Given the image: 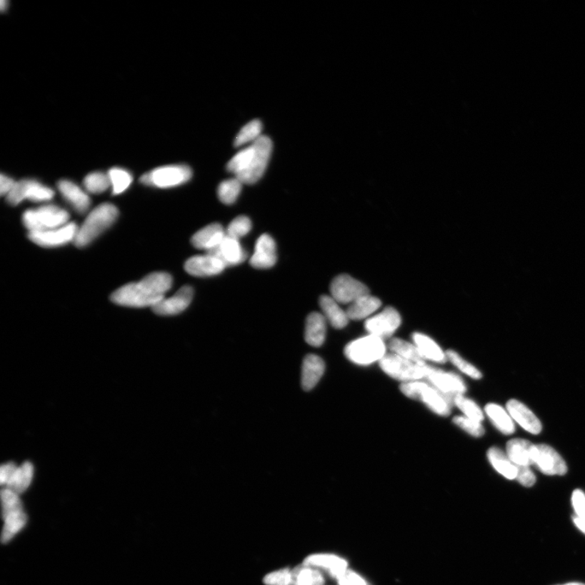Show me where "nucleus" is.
<instances>
[{
    "instance_id": "nucleus-8",
    "label": "nucleus",
    "mask_w": 585,
    "mask_h": 585,
    "mask_svg": "<svg viewBox=\"0 0 585 585\" xmlns=\"http://www.w3.org/2000/svg\"><path fill=\"white\" fill-rule=\"evenodd\" d=\"M254 155L249 167L238 179L242 184H255L264 176L273 151V141L267 136H261L253 143Z\"/></svg>"
},
{
    "instance_id": "nucleus-5",
    "label": "nucleus",
    "mask_w": 585,
    "mask_h": 585,
    "mask_svg": "<svg viewBox=\"0 0 585 585\" xmlns=\"http://www.w3.org/2000/svg\"><path fill=\"white\" fill-rule=\"evenodd\" d=\"M345 356L357 365H370L386 356V346L384 340L369 334L354 340L345 348Z\"/></svg>"
},
{
    "instance_id": "nucleus-44",
    "label": "nucleus",
    "mask_w": 585,
    "mask_h": 585,
    "mask_svg": "<svg viewBox=\"0 0 585 585\" xmlns=\"http://www.w3.org/2000/svg\"><path fill=\"white\" fill-rule=\"evenodd\" d=\"M292 580V571L284 569L269 573L263 581L266 585H291Z\"/></svg>"
},
{
    "instance_id": "nucleus-21",
    "label": "nucleus",
    "mask_w": 585,
    "mask_h": 585,
    "mask_svg": "<svg viewBox=\"0 0 585 585\" xmlns=\"http://www.w3.org/2000/svg\"><path fill=\"white\" fill-rule=\"evenodd\" d=\"M303 564L311 569L327 570L335 579L347 570L346 561L333 554H311L304 559Z\"/></svg>"
},
{
    "instance_id": "nucleus-46",
    "label": "nucleus",
    "mask_w": 585,
    "mask_h": 585,
    "mask_svg": "<svg viewBox=\"0 0 585 585\" xmlns=\"http://www.w3.org/2000/svg\"><path fill=\"white\" fill-rule=\"evenodd\" d=\"M572 505L577 518L585 520V494L580 489L572 494Z\"/></svg>"
},
{
    "instance_id": "nucleus-50",
    "label": "nucleus",
    "mask_w": 585,
    "mask_h": 585,
    "mask_svg": "<svg viewBox=\"0 0 585 585\" xmlns=\"http://www.w3.org/2000/svg\"><path fill=\"white\" fill-rule=\"evenodd\" d=\"M573 520H574L576 527L585 534V520L579 519L576 516L573 517Z\"/></svg>"
},
{
    "instance_id": "nucleus-9",
    "label": "nucleus",
    "mask_w": 585,
    "mask_h": 585,
    "mask_svg": "<svg viewBox=\"0 0 585 585\" xmlns=\"http://www.w3.org/2000/svg\"><path fill=\"white\" fill-rule=\"evenodd\" d=\"M424 380L453 401L457 395L464 394L466 391L465 383L459 375L429 365L426 366Z\"/></svg>"
},
{
    "instance_id": "nucleus-11",
    "label": "nucleus",
    "mask_w": 585,
    "mask_h": 585,
    "mask_svg": "<svg viewBox=\"0 0 585 585\" xmlns=\"http://www.w3.org/2000/svg\"><path fill=\"white\" fill-rule=\"evenodd\" d=\"M331 297L342 304H351L354 301L369 294L367 286L352 276L342 274L334 279L330 286Z\"/></svg>"
},
{
    "instance_id": "nucleus-35",
    "label": "nucleus",
    "mask_w": 585,
    "mask_h": 585,
    "mask_svg": "<svg viewBox=\"0 0 585 585\" xmlns=\"http://www.w3.org/2000/svg\"><path fill=\"white\" fill-rule=\"evenodd\" d=\"M27 516L24 511L15 514L4 519V526L2 531L1 540L3 543H8L20 531L27 523Z\"/></svg>"
},
{
    "instance_id": "nucleus-3",
    "label": "nucleus",
    "mask_w": 585,
    "mask_h": 585,
    "mask_svg": "<svg viewBox=\"0 0 585 585\" xmlns=\"http://www.w3.org/2000/svg\"><path fill=\"white\" fill-rule=\"evenodd\" d=\"M401 392L407 398L421 401L428 409L440 416H448L451 411L453 401L427 381H416L401 384Z\"/></svg>"
},
{
    "instance_id": "nucleus-30",
    "label": "nucleus",
    "mask_w": 585,
    "mask_h": 585,
    "mask_svg": "<svg viewBox=\"0 0 585 585\" xmlns=\"http://www.w3.org/2000/svg\"><path fill=\"white\" fill-rule=\"evenodd\" d=\"M484 411H486L490 421L501 433L505 435H511L515 433V425H514L510 414L502 409L501 406L496 404H489L486 405Z\"/></svg>"
},
{
    "instance_id": "nucleus-14",
    "label": "nucleus",
    "mask_w": 585,
    "mask_h": 585,
    "mask_svg": "<svg viewBox=\"0 0 585 585\" xmlns=\"http://www.w3.org/2000/svg\"><path fill=\"white\" fill-rule=\"evenodd\" d=\"M534 464L546 475L564 476L567 472L564 459L554 449L545 444L536 446Z\"/></svg>"
},
{
    "instance_id": "nucleus-16",
    "label": "nucleus",
    "mask_w": 585,
    "mask_h": 585,
    "mask_svg": "<svg viewBox=\"0 0 585 585\" xmlns=\"http://www.w3.org/2000/svg\"><path fill=\"white\" fill-rule=\"evenodd\" d=\"M226 268V265L221 259L206 253L204 256L191 257L185 264L186 273L197 277L216 276Z\"/></svg>"
},
{
    "instance_id": "nucleus-19",
    "label": "nucleus",
    "mask_w": 585,
    "mask_h": 585,
    "mask_svg": "<svg viewBox=\"0 0 585 585\" xmlns=\"http://www.w3.org/2000/svg\"><path fill=\"white\" fill-rule=\"evenodd\" d=\"M506 409L510 416L526 431L531 434H539L542 425L539 418L527 406L516 399L508 401Z\"/></svg>"
},
{
    "instance_id": "nucleus-52",
    "label": "nucleus",
    "mask_w": 585,
    "mask_h": 585,
    "mask_svg": "<svg viewBox=\"0 0 585 585\" xmlns=\"http://www.w3.org/2000/svg\"><path fill=\"white\" fill-rule=\"evenodd\" d=\"M563 585H585V584H581V583H569V584H563Z\"/></svg>"
},
{
    "instance_id": "nucleus-25",
    "label": "nucleus",
    "mask_w": 585,
    "mask_h": 585,
    "mask_svg": "<svg viewBox=\"0 0 585 585\" xmlns=\"http://www.w3.org/2000/svg\"><path fill=\"white\" fill-rule=\"evenodd\" d=\"M326 319L321 313L313 312L306 319L305 340L311 346L319 347L324 344L326 336Z\"/></svg>"
},
{
    "instance_id": "nucleus-31",
    "label": "nucleus",
    "mask_w": 585,
    "mask_h": 585,
    "mask_svg": "<svg viewBox=\"0 0 585 585\" xmlns=\"http://www.w3.org/2000/svg\"><path fill=\"white\" fill-rule=\"evenodd\" d=\"M488 459L494 469L509 480L516 479V466L514 464L504 451L499 448L492 447L488 451Z\"/></svg>"
},
{
    "instance_id": "nucleus-51",
    "label": "nucleus",
    "mask_w": 585,
    "mask_h": 585,
    "mask_svg": "<svg viewBox=\"0 0 585 585\" xmlns=\"http://www.w3.org/2000/svg\"><path fill=\"white\" fill-rule=\"evenodd\" d=\"M8 4H9L8 1H5V0H2V1L0 2V9H1V10L3 11H4L8 8Z\"/></svg>"
},
{
    "instance_id": "nucleus-48",
    "label": "nucleus",
    "mask_w": 585,
    "mask_h": 585,
    "mask_svg": "<svg viewBox=\"0 0 585 585\" xmlns=\"http://www.w3.org/2000/svg\"><path fill=\"white\" fill-rule=\"evenodd\" d=\"M16 468L17 466L14 463L6 464L0 468V483L2 486L7 484Z\"/></svg>"
},
{
    "instance_id": "nucleus-22",
    "label": "nucleus",
    "mask_w": 585,
    "mask_h": 585,
    "mask_svg": "<svg viewBox=\"0 0 585 585\" xmlns=\"http://www.w3.org/2000/svg\"><path fill=\"white\" fill-rule=\"evenodd\" d=\"M59 191L62 196L73 206V208L79 214H84L90 209L91 199L81 189L68 180H62L58 183Z\"/></svg>"
},
{
    "instance_id": "nucleus-47",
    "label": "nucleus",
    "mask_w": 585,
    "mask_h": 585,
    "mask_svg": "<svg viewBox=\"0 0 585 585\" xmlns=\"http://www.w3.org/2000/svg\"><path fill=\"white\" fill-rule=\"evenodd\" d=\"M340 585H369L356 573L346 570L336 579Z\"/></svg>"
},
{
    "instance_id": "nucleus-18",
    "label": "nucleus",
    "mask_w": 585,
    "mask_h": 585,
    "mask_svg": "<svg viewBox=\"0 0 585 585\" xmlns=\"http://www.w3.org/2000/svg\"><path fill=\"white\" fill-rule=\"evenodd\" d=\"M206 254L221 259L226 267L244 263L247 257V254L240 244L239 240L230 238L227 235L220 246Z\"/></svg>"
},
{
    "instance_id": "nucleus-45",
    "label": "nucleus",
    "mask_w": 585,
    "mask_h": 585,
    "mask_svg": "<svg viewBox=\"0 0 585 585\" xmlns=\"http://www.w3.org/2000/svg\"><path fill=\"white\" fill-rule=\"evenodd\" d=\"M516 465V464H515ZM517 469L516 480L525 487H531L536 483V476L529 466L516 465Z\"/></svg>"
},
{
    "instance_id": "nucleus-32",
    "label": "nucleus",
    "mask_w": 585,
    "mask_h": 585,
    "mask_svg": "<svg viewBox=\"0 0 585 585\" xmlns=\"http://www.w3.org/2000/svg\"><path fill=\"white\" fill-rule=\"evenodd\" d=\"M389 347L394 354L397 356L410 360V361L419 364H426V360L424 359L419 349L415 344L410 342L394 339L390 341Z\"/></svg>"
},
{
    "instance_id": "nucleus-10",
    "label": "nucleus",
    "mask_w": 585,
    "mask_h": 585,
    "mask_svg": "<svg viewBox=\"0 0 585 585\" xmlns=\"http://www.w3.org/2000/svg\"><path fill=\"white\" fill-rule=\"evenodd\" d=\"M54 195L55 192L51 188L37 181L25 179L16 183L6 199L10 205L16 206L25 199L32 202H46L51 200Z\"/></svg>"
},
{
    "instance_id": "nucleus-33",
    "label": "nucleus",
    "mask_w": 585,
    "mask_h": 585,
    "mask_svg": "<svg viewBox=\"0 0 585 585\" xmlns=\"http://www.w3.org/2000/svg\"><path fill=\"white\" fill-rule=\"evenodd\" d=\"M291 585H324V579L317 569L304 564L294 567L292 570Z\"/></svg>"
},
{
    "instance_id": "nucleus-38",
    "label": "nucleus",
    "mask_w": 585,
    "mask_h": 585,
    "mask_svg": "<svg viewBox=\"0 0 585 585\" xmlns=\"http://www.w3.org/2000/svg\"><path fill=\"white\" fill-rule=\"evenodd\" d=\"M453 403L464 413V416L479 422L483 421L484 413L474 401L466 398L464 394H460L454 397Z\"/></svg>"
},
{
    "instance_id": "nucleus-7",
    "label": "nucleus",
    "mask_w": 585,
    "mask_h": 585,
    "mask_svg": "<svg viewBox=\"0 0 585 585\" xmlns=\"http://www.w3.org/2000/svg\"><path fill=\"white\" fill-rule=\"evenodd\" d=\"M380 363L385 374L404 383L424 380L427 364H419L395 354H386Z\"/></svg>"
},
{
    "instance_id": "nucleus-29",
    "label": "nucleus",
    "mask_w": 585,
    "mask_h": 585,
    "mask_svg": "<svg viewBox=\"0 0 585 585\" xmlns=\"http://www.w3.org/2000/svg\"><path fill=\"white\" fill-rule=\"evenodd\" d=\"M34 476V466L31 463H24L21 466H17L11 475L6 489H9L17 494H21L31 486Z\"/></svg>"
},
{
    "instance_id": "nucleus-4",
    "label": "nucleus",
    "mask_w": 585,
    "mask_h": 585,
    "mask_svg": "<svg viewBox=\"0 0 585 585\" xmlns=\"http://www.w3.org/2000/svg\"><path fill=\"white\" fill-rule=\"evenodd\" d=\"M69 212L60 206L46 205L25 211L22 221L29 233L39 232L64 226L69 223Z\"/></svg>"
},
{
    "instance_id": "nucleus-49",
    "label": "nucleus",
    "mask_w": 585,
    "mask_h": 585,
    "mask_svg": "<svg viewBox=\"0 0 585 585\" xmlns=\"http://www.w3.org/2000/svg\"><path fill=\"white\" fill-rule=\"evenodd\" d=\"M16 181L8 176L4 174L0 176V194L2 196L10 194L16 185Z\"/></svg>"
},
{
    "instance_id": "nucleus-15",
    "label": "nucleus",
    "mask_w": 585,
    "mask_h": 585,
    "mask_svg": "<svg viewBox=\"0 0 585 585\" xmlns=\"http://www.w3.org/2000/svg\"><path fill=\"white\" fill-rule=\"evenodd\" d=\"M193 297V288L186 286L181 288L174 296L164 299L158 304L154 306L152 310L159 316H175L184 311L190 306Z\"/></svg>"
},
{
    "instance_id": "nucleus-6",
    "label": "nucleus",
    "mask_w": 585,
    "mask_h": 585,
    "mask_svg": "<svg viewBox=\"0 0 585 585\" xmlns=\"http://www.w3.org/2000/svg\"><path fill=\"white\" fill-rule=\"evenodd\" d=\"M192 175V170L187 165H167L141 176L140 181L146 186L167 189L184 184L191 179Z\"/></svg>"
},
{
    "instance_id": "nucleus-23",
    "label": "nucleus",
    "mask_w": 585,
    "mask_h": 585,
    "mask_svg": "<svg viewBox=\"0 0 585 585\" xmlns=\"http://www.w3.org/2000/svg\"><path fill=\"white\" fill-rule=\"evenodd\" d=\"M535 448L527 440L512 439L507 443L506 454L514 464L530 466L534 464Z\"/></svg>"
},
{
    "instance_id": "nucleus-12",
    "label": "nucleus",
    "mask_w": 585,
    "mask_h": 585,
    "mask_svg": "<svg viewBox=\"0 0 585 585\" xmlns=\"http://www.w3.org/2000/svg\"><path fill=\"white\" fill-rule=\"evenodd\" d=\"M78 231V226L74 222H69L56 229L29 233L28 237L34 244L40 246L57 247L74 241Z\"/></svg>"
},
{
    "instance_id": "nucleus-27",
    "label": "nucleus",
    "mask_w": 585,
    "mask_h": 585,
    "mask_svg": "<svg viewBox=\"0 0 585 585\" xmlns=\"http://www.w3.org/2000/svg\"><path fill=\"white\" fill-rule=\"evenodd\" d=\"M320 305L324 316L333 327L341 329L346 326L350 319L334 298L324 295L320 299Z\"/></svg>"
},
{
    "instance_id": "nucleus-20",
    "label": "nucleus",
    "mask_w": 585,
    "mask_h": 585,
    "mask_svg": "<svg viewBox=\"0 0 585 585\" xmlns=\"http://www.w3.org/2000/svg\"><path fill=\"white\" fill-rule=\"evenodd\" d=\"M226 237V231L221 224L214 223L201 229L199 231L194 234L191 239V244L197 249L208 252L220 246Z\"/></svg>"
},
{
    "instance_id": "nucleus-43",
    "label": "nucleus",
    "mask_w": 585,
    "mask_h": 585,
    "mask_svg": "<svg viewBox=\"0 0 585 585\" xmlns=\"http://www.w3.org/2000/svg\"><path fill=\"white\" fill-rule=\"evenodd\" d=\"M453 422L472 436L481 437L484 434V429L481 422L474 421V419L464 416H458L453 419Z\"/></svg>"
},
{
    "instance_id": "nucleus-34",
    "label": "nucleus",
    "mask_w": 585,
    "mask_h": 585,
    "mask_svg": "<svg viewBox=\"0 0 585 585\" xmlns=\"http://www.w3.org/2000/svg\"><path fill=\"white\" fill-rule=\"evenodd\" d=\"M241 186L242 183L236 177L222 181L217 190L219 199L226 205L234 204L241 191Z\"/></svg>"
},
{
    "instance_id": "nucleus-2",
    "label": "nucleus",
    "mask_w": 585,
    "mask_h": 585,
    "mask_svg": "<svg viewBox=\"0 0 585 585\" xmlns=\"http://www.w3.org/2000/svg\"><path fill=\"white\" fill-rule=\"evenodd\" d=\"M119 215L116 206L103 204L94 209L79 228L74 240L78 247H85L114 224Z\"/></svg>"
},
{
    "instance_id": "nucleus-39",
    "label": "nucleus",
    "mask_w": 585,
    "mask_h": 585,
    "mask_svg": "<svg viewBox=\"0 0 585 585\" xmlns=\"http://www.w3.org/2000/svg\"><path fill=\"white\" fill-rule=\"evenodd\" d=\"M2 514L6 519L23 511V506L19 495L9 489H3L1 491Z\"/></svg>"
},
{
    "instance_id": "nucleus-24",
    "label": "nucleus",
    "mask_w": 585,
    "mask_h": 585,
    "mask_svg": "<svg viewBox=\"0 0 585 585\" xmlns=\"http://www.w3.org/2000/svg\"><path fill=\"white\" fill-rule=\"evenodd\" d=\"M325 369L324 362L315 354L307 356L303 363L302 386L306 391L314 389L321 379Z\"/></svg>"
},
{
    "instance_id": "nucleus-26",
    "label": "nucleus",
    "mask_w": 585,
    "mask_h": 585,
    "mask_svg": "<svg viewBox=\"0 0 585 585\" xmlns=\"http://www.w3.org/2000/svg\"><path fill=\"white\" fill-rule=\"evenodd\" d=\"M412 340L425 360L437 364H445L447 361L446 352L443 351L439 345L429 336L415 333L412 335Z\"/></svg>"
},
{
    "instance_id": "nucleus-36",
    "label": "nucleus",
    "mask_w": 585,
    "mask_h": 585,
    "mask_svg": "<svg viewBox=\"0 0 585 585\" xmlns=\"http://www.w3.org/2000/svg\"><path fill=\"white\" fill-rule=\"evenodd\" d=\"M108 174L112 186V194L114 195L125 192L133 181L132 175L126 169L114 168L109 170Z\"/></svg>"
},
{
    "instance_id": "nucleus-17",
    "label": "nucleus",
    "mask_w": 585,
    "mask_h": 585,
    "mask_svg": "<svg viewBox=\"0 0 585 585\" xmlns=\"http://www.w3.org/2000/svg\"><path fill=\"white\" fill-rule=\"evenodd\" d=\"M276 245L270 235L264 234L258 239L255 251L250 259L253 268L268 269L273 268L276 262Z\"/></svg>"
},
{
    "instance_id": "nucleus-37",
    "label": "nucleus",
    "mask_w": 585,
    "mask_h": 585,
    "mask_svg": "<svg viewBox=\"0 0 585 585\" xmlns=\"http://www.w3.org/2000/svg\"><path fill=\"white\" fill-rule=\"evenodd\" d=\"M263 125L259 120H254L246 124L242 128L234 140L235 146H241L250 141H255L258 140L261 136Z\"/></svg>"
},
{
    "instance_id": "nucleus-41",
    "label": "nucleus",
    "mask_w": 585,
    "mask_h": 585,
    "mask_svg": "<svg viewBox=\"0 0 585 585\" xmlns=\"http://www.w3.org/2000/svg\"><path fill=\"white\" fill-rule=\"evenodd\" d=\"M446 356L449 361H451L455 367L460 371H462L466 376H470L472 379L479 380L482 377L481 371H479L475 366L471 364L468 361L461 357L459 354L454 351L450 350L446 351Z\"/></svg>"
},
{
    "instance_id": "nucleus-42",
    "label": "nucleus",
    "mask_w": 585,
    "mask_h": 585,
    "mask_svg": "<svg viewBox=\"0 0 585 585\" xmlns=\"http://www.w3.org/2000/svg\"><path fill=\"white\" fill-rule=\"evenodd\" d=\"M251 227L250 219L245 216H240L229 224L226 229V235L230 238L239 240L250 233Z\"/></svg>"
},
{
    "instance_id": "nucleus-13",
    "label": "nucleus",
    "mask_w": 585,
    "mask_h": 585,
    "mask_svg": "<svg viewBox=\"0 0 585 585\" xmlns=\"http://www.w3.org/2000/svg\"><path fill=\"white\" fill-rule=\"evenodd\" d=\"M401 324V316L393 307H386L378 314L368 319L365 329L370 335L381 339L390 338Z\"/></svg>"
},
{
    "instance_id": "nucleus-40",
    "label": "nucleus",
    "mask_w": 585,
    "mask_h": 585,
    "mask_svg": "<svg viewBox=\"0 0 585 585\" xmlns=\"http://www.w3.org/2000/svg\"><path fill=\"white\" fill-rule=\"evenodd\" d=\"M111 186L109 174L96 172L86 176L84 186L88 192L101 194Z\"/></svg>"
},
{
    "instance_id": "nucleus-1",
    "label": "nucleus",
    "mask_w": 585,
    "mask_h": 585,
    "mask_svg": "<svg viewBox=\"0 0 585 585\" xmlns=\"http://www.w3.org/2000/svg\"><path fill=\"white\" fill-rule=\"evenodd\" d=\"M173 286V279L167 273H153L139 282L130 283L111 294L116 304L129 307L156 306Z\"/></svg>"
},
{
    "instance_id": "nucleus-28",
    "label": "nucleus",
    "mask_w": 585,
    "mask_h": 585,
    "mask_svg": "<svg viewBox=\"0 0 585 585\" xmlns=\"http://www.w3.org/2000/svg\"><path fill=\"white\" fill-rule=\"evenodd\" d=\"M381 300L371 296L369 294L354 301L346 311L350 320L361 321L369 318L380 309Z\"/></svg>"
}]
</instances>
